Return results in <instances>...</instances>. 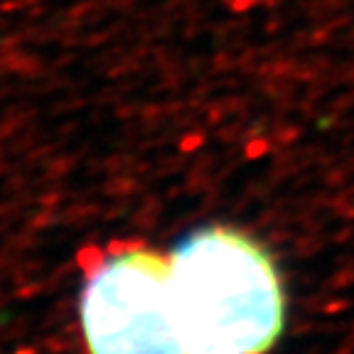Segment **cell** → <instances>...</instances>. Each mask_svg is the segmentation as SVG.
Returning <instances> with one entry per match:
<instances>
[{
	"instance_id": "6da1fadb",
	"label": "cell",
	"mask_w": 354,
	"mask_h": 354,
	"mask_svg": "<svg viewBox=\"0 0 354 354\" xmlns=\"http://www.w3.org/2000/svg\"><path fill=\"white\" fill-rule=\"evenodd\" d=\"M185 354H266L283 332L285 293L271 254L231 226H202L170 256Z\"/></svg>"
},
{
	"instance_id": "7a4b0ae2",
	"label": "cell",
	"mask_w": 354,
	"mask_h": 354,
	"mask_svg": "<svg viewBox=\"0 0 354 354\" xmlns=\"http://www.w3.org/2000/svg\"><path fill=\"white\" fill-rule=\"evenodd\" d=\"M88 354H185L170 256L121 248L88 276L82 293Z\"/></svg>"
}]
</instances>
